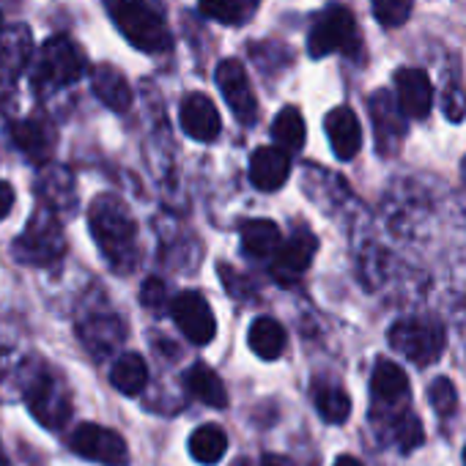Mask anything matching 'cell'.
Returning a JSON list of instances; mask_svg holds the SVG:
<instances>
[{"instance_id":"6da1fadb","label":"cell","mask_w":466,"mask_h":466,"mask_svg":"<svg viewBox=\"0 0 466 466\" xmlns=\"http://www.w3.org/2000/svg\"><path fill=\"white\" fill-rule=\"evenodd\" d=\"M88 225L107 264L127 275L137 264V225L127 203L116 195H99L91 203Z\"/></svg>"},{"instance_id":"7a4b0ae2","label":"cell","mask_w":466,"mask_h":466,"mask_svg":"<svg viewBox=\"0 0 466 466\" xmlns=\"http://www.w3.org/2000/svg\"><path fill=\"white\" fill-rule=\"evenodd\" d=\"M105 6L124 34V39L143 53H165L170 47V34L165 20L146 0H105Z\"/></svg>"},{"instance_id":"3957f363","label":"cell","mask_w":466,"mask_h":466,"mask_svg":"<svg viewBox=\"0 0 466 466\" xmlns=\"http://www.w3.org/2000/svg\"><path fill=\"white\" fill-rule=\"evenodd\" d=\"M66 253V239L61 222L50 211H36L25 228L23 237L15 242V256L23 264L31 267H47L56 264Z\"/></svg>"},{"instance_id":"277c9868","label":"cell","mask_w":466,"mask_h":466,"mask_svg":"<svg viewBox=\"0 0 466 466\" xmlns=\"http://www.w3.org/2000/svg\"><path fill=\"white\" fill-rule=\"evenodd\" d=\"M308 53L313 58H324L329 53H346L357 56L360 53V34H357V20L346 6H329L316 25L310 28L308 36Z\"/></svg>"},{"instance_id":"5b68a950","label":"cell","mask_w":466,"mask_h":466,"mask_svg":"<svg viewBox=\"0 0 466 466\" xmlns=\"http://www.w3.org/2000/svg\"><path fill=\"white\" fill-rule=\"evenodd\" d=\"M390 346L414 365H431L444 351V329L428 319H403L390 327Z\"/></svg>"},{"instance_id":"8992f818","label":"cell","mask_w":466,"mask_h":466,"mask_svg":"<svg viewBox=\"0 0 466 466\" xmlns=\"http://www.w3.org/2000/svg\"><path fill=\"white\" fill-rule=\"evenodd\" d=\"M86 75V53L69 36H53L42 47L39 77L53 86H72Z\"/></svg>"},{"instance_id":"52a82bcc","label":"cell","mask_w":466,"mask_h":466,"mask_svg":"<svg viewBox=\"0 0 466 466\" xmlns=\"http://www.w3.org/2000/svg\"><path fill=\"white\" fill-rule=\"evenodd\" d=\"M72 450L88 461H96L102 466H127L129 461V450H127V441L121 439V433L110 431V428H102V425H80L75 433H72Z\"/></svg>"},{"instance_id":"ba28073f","label":"cell","mask_w":466,"mask_h":466,"mask_svg":"<svg viewBox=\"0 0 466 466\" xmlns=\"http://www.w3.org/2000/svg\"><path fill=\"white\" fill-rule=\"evenodd\" d=\"M217 88L222 91L230 113L237 116L242 124H256L258 118V102H256V94H253V86H250V77L245 72V66L239 61H222L217 66Z\"/></svg>"},{"instance_id":"9c48e42d","label":"cell","mask_w":466,"mask_h":466,"mask_svg":"<svg viewBox=\"0 0 466 466\" xmlns=\"http://www.w3.org/2000/svg\"><path fill=\"white\" fill-rule=\"evenodd\" d=\"M173 310V321L178 324V329L184 332L187 340H192L195 346H206L214 340L217 335V319L208 308V302L195 294V291H184L170 302Z\"/></svg>"},{"instance_id":"30bf717a","label":"cell","mask_w":466,"mask_h":466,"mask_svg":"<svg viewBox=\"0 0 466 466\" xmlns=\"http://www.w3.org/2000/svg\"><path fill=\"white\" fill-rule=\"evenodd\" d=\"M316 250H319V239L313 237L310 230H299L294 233V237L280 245L272 256V275L278 283L289 286V283H297L308 267L313 264L316 258Z\"/></svg>"},{"instance_id":"8fae6325","label":"cell","mask_w":466,"mask_h":466,"mask_svg":"<svg viewBox=\"0 0 466 466\" xmlns=\"http://www.w3.org/2000/svg\"><path fill=\"white\" fill-rule=\"evenodd\" d=\"M373 132H376V146L381 154H395L403 135H406V116L400 113L395 96L390 91H376L368 99Z\"/></svg>"},{"instance_id":"7c38bea8","label":"cell","mask_w":466,"mask_h":466,"mask_svg":"<svg viewBox=\"0 0 466 466\" xmlns=\"http://www.w3.org/2000/svg\"><path fill=\"white\" fill-rule=\"evenodd\" d=\"M395 94V102L406 118H425L433 107V86L422 69H398Z\"/></svg>"},{"instance_id":"4fadbf2b","label":"cell","mask_w":466,"mask_h":466,"mask_svg":"<svg viewBox=\"0 0 466 466\" xmlns=\"http://www.w3.org/2000/svg\"><path fill=\"white\" fill-rule=\"evenodd\" d=\"M28 406H31L34 417L47 428H61L64 420L72 414V403H69L66 392L50 376H39L36 384L28 390Z\"/></svg>"},{"instance_id":"5bb4252c","label":"cell","mask_w":466,"mask_h":466,"mask_svg":"<svg viewBox=\"0 0 466 466\" xmlns=\"http://www.w3.org/2000/svg\"><path fill=\"white\" fill-rule=\"evenodd\" d=\"M291 157L278 146H261L250 157V178L261 192H275L289 181Z\"/></svg>"},{"instance_id":"9a60e30c","label":"cell","mask_w":466,"mask_h":466,"mask_svg":"<svg viewBox=\"0 0 466 466\" xmlns=\"http://www.w3.org/2000/svg\"><path fill=\"white\" fill-rule=\"evenodd\" d=\"M181 129L192 140L211 143L222 129V121H219L214 102L203 94H189L181 105Z\"/></svg>"},{"instance_id":"2e32d148","label":"cell","mask_w":466,"mask_h":466,"mask_svg":"<svg viewBox=\"0 0 466 466\" xmlns=\"http://www.w3.org/2000/svg\"><path fill=\"white\" fill-rule=\"evenodd\" d=\"M327 137H329V146L335 151L338 159L349 162L360 154L362 148V127H360V118L354 116L351 107H335L327 121Z\"/></svg>"},{"instance_id":"e0dca14e","label":"cell","mask_w":466,"mask_h":466,"mask_svg":"<svg viewBox=\"0 0 466 466\" xmlns=\"http://www.w3.org/2000/svg\"><path fill=\"white\" fill-rule=\"evenodd\" d=\"M91 86H94V94L99 96V102L116 113H124L129 110L132 105V88L127 83V77L110 66V64H102L91 72Z\"/></svg>"},{"instance_id":"ac0fdd59","label":"cell","mask_w":466,"mask_h":466,"mask_svg":"<svg viewBox=\"0 0 466 466\" xmlns=\"http://www.w3.org/2000/svg\"><path fill=\"white\" fill-rule=\"evenodd\" d=\"M370 390H373V398L384 406H398L409 398V379L403 373L400 365L390 362V360H381L376 362L373 368V376H370Z\"/></svg>"},{"instance_id":"d6986e66","label":"cell","mask_w":466,"mask_h":466,"mask_svg":"<svg viewBox=\"0 0 466 466\" xmlns=\"http://www.w3.org/2000/svg\"><path fill=\"white\" fill-rule=\"evenodd\" d=\"M12 140L34 162H47L53 154V146H56L53 129L42 121H17L12 127Z\"/></svg>"},{"instance_id":"ffe728a7","label":"cell","mask_w":466,"mask_h":466,"mask_svg":"<svg viewBox=\"0 0 466 466\" xmlns=\"http://www.w3.org/2000/svg\"><path fill=\"white\" fill-rule=\"evenodd\" d=\"M184 387L192 398H198L200 403L211 406V409H225L228 406V390L222 384V379L203 362L192 365L184 373Z\"/></svg>"},{"instance_id":"44dd1931","label":"cell","mask_w":466,"mask_h":466,"mask_svg":"<svg viewBox=\"0 0 466 466\" xmlns=\"http://www.w3.org/2000/svg\"><path fill=\"white\" fill-rule=\"evenodd\" d=\"M280 248V228L272 219H250L242 225V250L250 258H269Z\"/></svg>"},{"instance_id":"7402d4cb","label":"cell","mask_w":466,"mask_h":466,"mask_svg":"<svg viewBox=\"0 0 466 466\" xmlns=\"http://www.w3.org/2000/svg\"><path fill=\"white\" fill-rule=\"evenodd\" d=\"M80 338L96 357H105L124 340V324L116 316H99L80 327Z\"/></svg>"},{"instance_id":"603a6c76","label":"cell","mask_w":466,"mask_h":466,"mask_svg":"<svg viewBox=\"0 0 466 466\" xmlns=\"http://www.w3.org/2000/svg\"><path fill=\"white\" fill-rule=\"evenodd\" d=\"M110 384L124 395H140L148 384V365L140 354H121L113 362Z\"/></svg>"},{"instance_id":"cb8c5ba5","label":"cell","mask_w":466,"mask_h":466,"mask_svg":"<svg viewBox=\"0 0 466 466\" xmlns=\"http://www.w3.org/2000/svg\"><path fill=\"white\" fill-rule=\"evenodd\" d=\"M248 343H250L253 354H258L261 360H278L283 354V349H286V329L269 316L256 319L250 324Z\"/></svg>"},{"instance_id":"d4e9b609","label":"cell","mask_w":466,"mask_h":466,"mask_svg":"<svg viewBox=\"0 0 466 466\" xmlns=\"http://www.w3.org/2000/svg\"><path fill=\"white\" fill-rule=\"evenodd\" d=\"M225 450H228V436H225V431L217 428V425H200V428L192 431V436H189V455H192L198 463H203V466L219 463L222 455H225Z\"/></svg>"},{"instance_id":"484cf974","label":"cell","mask_w":466,"mask_h":466,"mask_svg":"<svg viewBox=\"0 0 466 466\" xmlns=\"http://www.w3.org/2000/svg\"><path fill=\"white\" fill-rule=\"evenodd\" d=\"M272 137L278 140V148L299 151L305 146V118L297 107H283L272 124Z\"/></svg>"},{"instance_id":"4316f807","label":"cell","mask_w":466,"mask_h":466,"mask_svg":"<svg viewBox=\"0 0 466 466\" xmlns=\"http://www.w3.org/2000/svg\"><path fill=\"white\" fill-rule=\"evenodd\" d=\"M31 56V31L23 25H15L0 34V66L20 69Z\"/></svg>"},{"instance_id":"83f0119b","label":"cell","mask_w":466,"mask_h":466,"mask_svg":"<svg viewBox=\"0 0 466 466\" xmlns=\"http://www.w3.org/2000/svg\"><path fill=\"white\" fill-rule=\"evenodd\" d=\"M256 0H200V12L208 20L225 23V25H239L250 17Z\"/></svg>"},{"instance_id":"f1b7e54d","label":"cell","mask_w":466,"mask_h":466,"mask_svg":"<svg viewBox=\"0 0 466 466\" xmlns=\"http://www.w3.org/2000/svg\"><path fill=\"white\" fill-rule=\"evenodd\" d=\"M316 409L327 422H346L351 414V398L340 390V387H324L316 392Z\"/></svg>"},{"instance_id":"f546056e","label":"cell","mask_w":466,"mask_h":466,"mask_svg":"<svg viewBox=\"0 0 466 466\" xmlns=\"http://www.w3.org/2000/svg\"><path fill=\"white\" fill-rule=\"evenodd\" d=\"M414 9V0H373V15L384 28H400Z\"/></svg>"},{"instance_id":"4dcf8cb0","label":"cell","mask_w":466,"mask_h":466,"mask_svg":"<svg viewBox=\"0 0 466 466\" xmlns=\"http://www.w3.org/2000/svg\"><path fill=\"white\" fill-rule=\"evenodd\" d=\"M392 439L398 441V447H400L403 452H409V450L420 447V444H422V439H425L420 420H417L414 414H400V417H395Z\"/></svg>"},{"instance_id":"1f68e13d","label":"cell","mask_w":466,"mask_h":466,"mask_svg":"<svg viewBox=\"0 0 466 466\" xmlns=\"http://www.w3.org/2000/svg\"><path fill=\"white\" fill-rule=\"evenodd\" d=\"M428 398H431V406H433L439 414H450V411L455 409V403H458V398H455V387H452V381H450V379H444V376H439V379H433V381H431V387H428Z\"/></svg>"},{"instance_id":"d6a6232c","label":"cell","mask_w":466,"mask_h":466,"mask_svg":"<svg viewBox=\"0 0 466 466\" xmlns=\"http://www.w3.org/2000/svg\"><path fill=\"white\" fill-rule=\"evenodd\" d=\"M140 302L148 308V310H165L167 305V286L159 280V278H148L140 289Z\"/></svg>"},{"instance_id":"836d02e7","label":"cell","mask_w":466,"mask_h":466,"mask_svg":"<svg viewBox=\"0 0 466 466\" xmlns=\"http://www.w3.org/2000/svg\"><path fill=\"white\" fill-rule=\"evenodd\" d=\"M463 113H466V102H463V94H461V88L458 86H447V91H444V116L450 118V121H461L463 118Z\"/></svg>"},{"instance_id":"e575fe53","label":"cell","mask_w":466,"mask_h":466,"mask_svg":"<svg viewBox=\"0 0 466 466\" xmlns=\"http://www.w3.org/2000/svg\"><path fill=\"white\" fill-rule=\"evenodd\" d=\"M12 208H15V189H12V184L0 181V219L9 217Z\"/></svg>"},{"instance_id":"d590c367","label":"cell","mask_w":466,"mask_h":466,"mask_svg":"<svg viewBox=\"0 0 466 466\" xmlns=\"http://www.w3.org/2000/svg\"><path fill=\"white\" fill-rule=\"evenodd\" d=\"M335 466H362L354 455H340L338 461H335Z\"/></svg>"},{"instance_id":"8d00e7d4","label":"cell","mask_w":466,"mask_h":466,"mask_svg":"<svg viewBox=\"0 0 466 466\" xmlns=\"http://www.w3.org/2000/svg\"><path fill=\"white\" fill-rule=\"evenodd\" d=\"M264 466H289V463L283 458H278V455H267L264 458Z\"/></svg>"},{"instance_id":"74e56055","label":"cell","mask_w":466,"mask_h":466,"mask_svg":"<svg viewBox=\"0 0 466 466\" xmlns=\"http://www.w3.org/2000/svg\"><path fill=\"white\" fill-rule=\"evenodd\" d=\"M461 170H463V178H466V157H463V165H461Z\"/></svg>"},{"instance_id":"f35d334b","label":"cell","mask_w":466,"mask_h":466,"mask_svg":"<svg viewBox=\"0 0 466 466\" xmlns=\"http://www.w3.org/2000/svg\"><path fill=\"white\" fill-rule=\"evenodd\" d=\"M0 28H4V17H0Z\"/></svg>"},{"instance_id":"ab89813d","label":"cell","mask_w":466,"mask_h":466,"mask_svg":"<svg viewBox=\"0 0 466 466\" xmlns=\"http://www.w3.org/2000/svg\"><path fill=\"white\" fill-rule=\"evenodd\" d=\"M463 463H466V450H463Z\"/></svg>"}]
</instances>
